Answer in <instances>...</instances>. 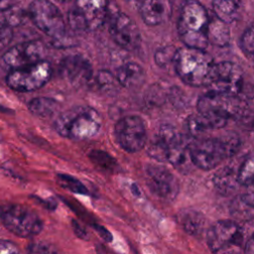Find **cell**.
<instances>
[{
    "instance_id": "6da1fadb",
    "label": "cell",
    "mask_w": 254,
    "mask_h": 254,
    "mask_svg": "<svg viewBox=\"0 0 254 254\" xmlns=\"http://www.w3.org/2000/svg\"><path fill=\"white\" fill-rule=\"evenodd\" d=\"M209 17L206 9L196 0H187L178 18V34L186 47L205 50L208 45Z\"/></svg>"
},
{
    "instance_id": "7a4b0ae2",
    "label": "cell",
    "mask_w": 254,
    "mask_h": 254,
    "mask_svg": "<svg viewBox=\"0 0 254 254\" xmlns=\"http://www.w3.org/2000/svg\"><path fill=\"white\" fill-rule=\"evenodd\" d=\"M102 124L101 115L89 106H74L62 112L54 121L58 134L71 140H85L95 136Z\"/></svg>"
},
{
    "instance_id": "3957f363",
    "label": "cell",
    "mask_w": 254,
    "mask_h": 254,
    "mask_svg": "<svg viewBox=\"0 0 254 254\" xmlns=\"http://www.w3.org/2000/svg\"><path fill=\"white\" fill-rule=\"evenodd\" d=\"M215 63L205 50L183 47L177 50L174 66L179 77L190 86H207Z\"/></svg>"
},
{
    "instance_id": "277c9868",
    "label": "cell",
    "mask_w": 254,
    "mask_h": 254,
    "mask_svg": "<svg viewBox=\"0 0 254 254\" xmlns=\"http://www.w3.org/2000/svg\"><path fill=\"white\" fill-rule=\"evenodd\" d=\"M239 146L237 138H204L191 141L190 162L197 168L208 171L217 167L224 159L233 156Z\"/></svg>"
},
{
    "instance_id": "5b68a950",
    "label": "cell",
    "mask_w": 254,
    "mask_h": 254,
    "mask_svg": "<svg viewBox=\"0 0 254 254\" xmlns=\"http://www.w3.org/2000/svg\"><path fill=\"white\" fill-rule=\"evenodd\" d=\"M0 220L6 229L23 238L34 237L43 229L41 217L22 204L4 203L0 205Z\"/></svg>"
},
{
    "instance_id": "8992f818",
    "label": "cell",
    "mask_w": 254,
    "mask_h": 254,
    "mask_svg": "<svg viewBox=\"0 0 254 254\" xmlns=\"http://www.w3.org/2000/svg\"><path fill=\"white\" fill-rule=\"evenodd\" d=\"M29 16L35 26L57 42L65 39V22L60 9L50 0H33L29 6Z\"/></svg>"
},
{
    "instance_id": "52a82bcc",
    "label": "cell",
    "mask_w": 254,
    "mask_h": 254,
    "mask_svg": "<svg viewBox=\"0 0 254 254\" xmlns=\"http://www.w3.org/2000/svg\"><path fill=\"white\" fill-rule=\"evenodd\" d=\"M206 241L212 254H241L243 232L232 220H218L206 233Z\"/></svg>"
},
{
    "instance_id": "ba28073f",
    "label": "cell",
    "mask_w": 254,
    "mask_h": 254,
    "mask_svg": "<svg viewBox=\"0 0 254 254\" xmlns=\"http://www.w3.org/2000/svg\"><path fill=\"white\" fill-rule=\"evenodd\" d=\"M108 0H75L68 14V25L76 31H94L107 16Z\"/></svg>"
},
{
    "instance_id": "9c48e42d",
    "label": "cell",
    "mask_w": 254,
    "mask_h": 254,
    "mask_svg": "<svg viewBox=\"0 0 254 254\" xmlns=\"http://www.w3.org/2000/svg\"><path fill=\"white\" fill-rule=\"evenodd\" d=\"M52 76V66L47 61L11 69L6 76L7 85L19 92H31L43 87Z\"/></svg>"
},
{
    "instance_id": "30bf717a",
    "label": "cell",
    "mask_w": 254,
    "mask_h": 254,
    "mask_svg": "<svg viewBox=\"0 0 254 254\" xmlns=\"http://www.w3.org/2000/svg\"><path fill=\"white\" fill-rule=\"evenodd\" d=\"M114 135L118 145L128 153L139 152L147 143L145 123L137 115L119 119L114 127Z\"/></svg>"
},
{
    "instance_id": "8fae6325",
    "label": "cell",
    "mask_w": 254,
    "mask_h": 254,
    "mask_svg": "<svg viewBox=\"0 0 254 254\" xmlns=\"http://www.w3.org/2000/svg\"><path fill=\"white\" fill-rule=\"evenodd\" d=\"M243 85V73L240 66L232 62H220L214 64L207 86L209 91L237 96Z\"/></svg>"
},
{
    "instance_id": "7c38bea8",
    "label": "cell",
    "mask_w": 254,
    "mask_h": 254,
    "mask_svg": "<svg viewBox=\"0 0 254 254\" xmlns=\"http://www.w3.org/2000/svg\"><path fill=\"white\" fill-rule=\"evenodd\" d=\"M47 48L41 41L33 40L17 44L8 49L3 57V63L11 69L31 65L45 61Z\"/></svg>"
},
{
    "instance_id": "4fadbf2b",
    "label": "cell",
    "mask_w": 254,
    "mask_h": 254,
    "mask_svg": "<svg viewBox=\"0 0 254 254\" xmlns=\"http://www.w3.org/2000/svg\"><path fill=\"white\" fill-rule=\"evenodd\" d=\"M238 99L235 95L208 91V93L198 98L197 112L211 114L228 120L237 115L240 110L241 104Z\"/></svg>"
},
{
    "instance_id": "5bb4252c",
    "label": "cell",
    "mask_w": 254,
    "mask_h": 254,
    "mask_svg": "<svg viewBox=\"0 0 254 254\" xmlns=\"http://www.w3.org/2000/svg\"><path fill=\"white\" fill-rule=\"evenodd\" d=\"M146 182L150 190L164 200L172 201L179 193L178 181L164 167L156 165L147 166Z\"/></svg>"
},
{
    "instance_id": "9a60e30c",
    "label": "cell",
    "mask_w": 254,
    "mask_h": 254,
    "mask_svg": "<svg viewBox=\"0 0 254 254\" xmlns=\"http://www.w3.org/2000/svg\"><path fill=\"white\" fill-rule=\"evenodd\" d=\"M109 33L112 40L126 51L136 50L141 42L136 23L124 13H116L110 21Z\"/></svg>"
},
{
    "instance_id": "2e32d148",
    "label": "cell",
    "mask_w": 254,
    "mask_h": 254,
    "mask_svg": "<svg viewBox=\"0 0 254 254\" xmlns=\"http://www.w3.org/2000/svg\"><path fill=\"white\" fill-rule=\"evenodd\" d=\"M139 14L148 26H158L167 22L172 15L171 0H137Z\"/></svg>"
},
{
    "instance_id": "e0dca14e",
    "label": "cell",
    "mask_w": 254,
    "mask_h": 254,
    "mask_svg": "<svg viewBox=\"0 0 254 254\" xmlns=\"http://www.w3.org/2000/svg\"><path fill=\"white\" fill-rule=\"evenodd\" d=\"M59 67L61 76L72 84H82L92 75L89 63L79 56L64 58Z\"/></svg>"
},
{
    "instance_id": "ac0fdd59",
    "label": "cell",
    "mask_w": 254,
    "mask_h": 254,
    "mask_svg": "<svg viewBox=\"0 0 254 254\" xmlns=\"http://www.w3.org/2000/svg\"><path fill=\"white\" fill-rule=\"evenodd\" d=\"M116 79L126 88H135L144 82L145 72L138 64L126 63L118 67Z\"/></svg>"
},
{
    "instance_id": "d6986e66",
    "label": "cell",
    "mask_w": 254,
    "mask_h": 254,
    "mask_svg": "<svg viewBox=\"0 0 254 254\" xmlns=\"http://www.w3.org/2000/svg\"><path fill=\"white\" fill-rule=\"evenodd\" d=\"M178 220L185 231L192 236H199L204 230L205 218L197 210L191 208L182 209L178 213Z\"/></svg>"
},
{
    "instance_id": "ffe728a7",
    "label": "cell",
    "mask_w": 254,
    "mask_h": 254,
    "mask_svg": "<svg viewBox=\"0 0 254 254\" xmlns=\"http://www.w3.org/2000/svg\"><path fill=\"white\" fill-rule=\"evenodd\" d=\"M213 186L221 194L233 192L239 186L237 170L226 166L215 173L213 176Z\"/></svg>"
},
{
    "instance_id": "44dd1931",
    "label": "cell",
    "mask_w": 254,
    "mask_h": 254,
    "mask_svg": "<svg viewBox=\"0 0 254 254\" xmlns=\"http://www.w3.org/2000/svg\"><path fill=\"white\" fill-rule=\"evenodd\" d=\"M240 3L241 0H212L213 12L218 20L230 24L237 18Z\"/></svg>"
},
{
    "instance_id": "7402d4cb",
    "label": "cell",
    "mask_w": 254,
    "mask_h": 254,
    "mask_svg": "<svg viewBox=\"0 0 254 254\" xmlns=\"http://www.w3.org/2000/svg\"><path fill=\"white\" fill-rule=\"evenodd\" d=\"M59 103L48 97H37L32 99L28 104V109L35 116L49 117L52 116L58 109Z\"/></svg>"
},
{
    "instance_id": "603a6c76",
    "label": "cell",
    "mask_w": 254,
    "mask_h": 254,
    "mask_svg": "<svg viewBox=\"0 0 254 254\" xmlns=\"http://www.w3.org/2000/svg\"><path fill=\"white\" fill-rule=\"evenodd\" d=\"M207 37L209 43H213V45L222 47L228 44L230 34L226 24L217 19L214 22H209Z\"/></svg>"
},
{
    "instance_id": "cb8c5ba5",
    "label": "cell",
    "mask_w": 254,
    "mask_h": 254,
    "mask_svg": "<svg viewBox=\"0 0 254 254\" xmlns=\"http://www.w3.org/2000/svg\"><path fill=\"white\" fill-rule=\"evenodd\" d=\"M237 177L240 186H247L254 181V156L247 158L237 169Z\"/></svg>"
},
{
    "instance_id": "d4e9b609",
    "label": "cell",
    "mask_w": 254,
    "mask_h": 254,
    "mask_svg": "<svg viewBox=\"0 0 254 254\" xmlns=\"http://www.w3.org/2000/svg\"><path fill=\"white\" fill-rule=\"evenodd\" d=\"M239 47L246 56H254V25H251L244 30L239 40Z\"/></svg>"
},
{
    "instance_id": "484cf974",
    "label": "cell",
    "mask_w": 254,
    "mask_h": 254,
    "mask_svg": "<svg viewBox=\"0 0 254 254\" xmlns=\"http://www.w3.org/2000/svg\"><path fill=\"white\" fill-rule=\"evenodd\" d=\"M177 53V49L173 46H167L164 48H161L156 51L155 53V62L159 66H166L170 63H174V59Z\"/></svg>"
},
{
    "instance_id": "4316f807",
    "label": "cell",
    "mask_w": 254,
    "mask_h": 254,
    "mask_svg": "<svg viewBox=\"0 0 254 254\" xmlns=\"http://www.w3.org/2000/svg\"><path fill=\"white\" fill-rule=\"evenodd\" d=\"M22 11L16 10L14 7H10L6 11L0 14V22L9 26L10 28L13 26H17L22 22Z\"/></svg>"
},
{
    "instance_id": "83f0119b",
    "label": "cell",
    "mask_w": 254,
    "mask_h": 254,
    "mask_svg": "<svg viewBox=\"0 0 254 254\" xmlns=\"http://www.w3.org/2000/svg\"><path fill=\"white\" fill-rule=\"evenodd\" d=\"M58 182L59 185L62 187L70 190L71 191L74 192H79V193H86V189L80 182L75 180L74 178L68 176V175H59L58 176Z\"/></svg>"
},
{
    "instance_id": "f1b7e54d",
    "label": "cell",
    "mask_w": 254,
    "mask_h": 254,
    "mask_svg": "<svg viewBox=\"0 0 254 254\" xmlns=\"http://www.w3.org/2000/svg\"><path fill=\"white\" fill-rule=\"evenodd\" d=\"M27 252L29 254H58L52 245L45 242L31 243L27 248Z\"/></svg>"
},
{
    "instance_id": "f546056e",
    "label": "cell",
    "mask_w": 254,
    "mask_h": 254,
    "mask_svg": "<svg viewBox=\"0 0 254 254\" xmlns=\"http://www.w3.org/2000/svg\"><path fill=\"white\" fill-rule=\"evenodd\" d=\"M12 30L9 26L0 22V54L7 48L12 40Z\"/></svg>"
},
{
    "instance_id": "4dcf8cb0",
    "label": "cell",
    "mask_w": 254,
    "mask_h": 254,
    "mask_svg": "<svg viewBox=\"0 0 254 254\" xmlns=\"http://www.w3.org/2000/svg\"><path fill=\"white\" fill-rule=\"evenodd\" d=\"M241 200L245 205L254 208V181L245 186V190L241 194Z\"/></svg>"
},
{
    "instance_id": "1f68e13d",
    "label": "cell",
    "mask_w": 254,
    "mask_h": 254,
    "mask_svg": "<svg viewBox=\"0 0 254 254\" xmlns=\"http://www.w3.org/2000/svg\"><path fill=\"white\" fill-rule=\"evenodd\" d=\"M0 254H20V250L14 242L0 239Z\"/></svg>"
},
{
    "instance_id": "d6a6232c",
    "label": "cell",
    "mask_w": 254,
    "mask_h": 254,
    "mask_svg": "<svg viewBox=\"0 0 254 254\" xmlns=\"http://www.w3.org/2000/svg\"><path fill=\"white\" fill-rule=\"evenodd\" d=\"M245 254H254V239L250 238L244 247Z\"/></svg>"
},
{
    "instance_id": "836d02e7",
    "label": "cell",
    "mask_w": 254,
    "mask_h": 254,
    "mask_svg": "<svg viewBox=\"0 0 254 254\" xmlns=\"http://www.w3.org/2000/svg\"><path fill=\"white\" fill-rule=\"evenodd\" d=\"M12 6L11 0H0V14Z\"/></svg>"
},
{
    "instance_id": "e575fe53",
    "label": "cell",
    "mask_w": 254,
    "mask_h": 254,
    "mask_svg": "<svg viewBox=\"0 0 254 254\" xmlns=\"http://www.w3.org/2000/svg\"><path fill=\"white\" fill-rule=\"evenodd\" d=\"M55 1L60 2V3H65V2H67V1H69V0H55Z\"/></svg>"
},
{
    "instance_id": "d590c367",
    "label": "cell",
    "mask_w": 254,
    "mask_h": 254,
    "mask_svg": "<svg viewBox=\"0 0 254 254\" xmlns=\"http://www.w3.org/2000/svg\"><path fill=\"white\" fill-rule=\"evenodd\" d=\"M252 238H253V239H254V233H253V236H252Z\"/></svg>"
}]
</instances>
